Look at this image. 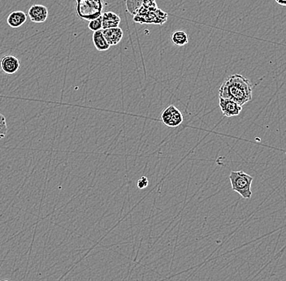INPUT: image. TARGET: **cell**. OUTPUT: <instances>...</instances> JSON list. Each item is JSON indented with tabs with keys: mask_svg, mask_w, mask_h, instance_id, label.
<instances>
[{
	"mask_svg": "<svg viewBox=\"0 0 286 281\" xmlns=\"http://www.w3.org/2000/svg\"><path fill=\"white\" fill-rule=\"evenodd\" d=\"M7 132V121L3 115L0 113V139L4 138Z\"/></svg>",
	"mask_w": 286,
	"mask_h": 281,
	"instance_id": "2e32d148",
	"label": "cell"
},
{
	"mask_svg": "<svg viewBox=\"0 0 286 281\" xmlns=\"http://www.w3.org/2000/svg\"><path fill=\"white\" fill-rule=\"evenodd\" d=\"M148 184H149V181L147 179V177H142L137 182V188L143 189V188H147Z\"/></svg>",
	"mask_w": 286,
	"mask_h": 281,
	"instance_id": "e0dca14e",
	"label": "cell"
},
{
	"mask_svg": "<svg viewBox=\"0 0 286 281\" xmlns=\"http://www.w3.org/2000/svg\"><path fill=\"white\" fill-rule=\"evenodd\" d=\"M48 9L44 5L34 4L29 9V17L33 23L41 24L47 21Z\"/></svg>",
	"mask_w": 286,
	"mask_h": 281,
	"instance_id": "52a82bcc",
	"label": "cell"
},
{
	"mask_svg": "<svg viewBox=\"0 0 286 281\" xmlns=\"http://www.w3.org/2000/svg\"><path fill=\"white\" fill-rule=\"evenodd\" d=\"M136 23L163 25L168 20V14L157 7L156 2L141 7L133 16Z\"/></svg>",
	"mask_w": 286,
	"mask_h": 281,
	"instance_id": "7a4b0ae2",
	"label": "cell"
},
{
	"mask_svg": "<svg viewBox=\"0 0 286 281\" xmlns=\"http://www.w3.org/2000/svg\"><path fill=\"white\" fill-rule=\"evenodd\" d=\"M88 27L91 31H94V32L102 30V17H98V18L95 19L93 21H90Z\"/></svg>",
	"mask_w": 286,
	"mask_h": 281,
	"instance_id": "9a60e30c",
	"label": "cell"
},
{
	"mask_svg": "<svg viewBox=\"0 0 286 281\" xmlns=\"http://www.w3.org/2000/svg\"><path fill=\"white\" fill-rule=\"evenodd\" d=\"M183 115L174 105H170L163 110L161 114V121L170 128H176L183 122Z\"/></svg>",
	"mask_w": 286,
	"mask_h": 281,
	"instance_id": "5b68a950",
	"label": "cell"
},
{
	"mask_svg": "<svg viewBox=\"0 0 286 281\" xmlns=\"http://www.w3.org/2000/svg\"><path fill=\"white\" fill-rule=\"evenodd\" d=\"M0 67L2 72L6 74L12 75L20 69L21 63L18 59L14 56H4L0 60Z\"/></svg>",
	"mask_w": 286,
	"mask_h": 281,
	"instance_id": "ba28073f",
	"label": "cell"
},
{
	"mask_svg": "<svg viewBox=\"0 0 286 281\" xmlns=\"http://www.w3.org/2000/svg\"><path fill=\"white\" fill-rule=\"evenodd\" d=\"M254 178L243 171H233L229 175L232 189L239 193L244 199L252 198V185Z\"/></svg>",
	"mask_w": 286,
	"mask_h": 281,
	"instance_id": "277c9868",
	"label": "cell"
},
{
	"mask_svg": "<svg viewBox=\"0 0 286 281\" xmlns=\"http://www.w3.org/2000/svg\"><path fill=\"white\" fill-rule=\"evenodd\" d=\"M275 2L281 6H286V0H275Z\"/></svg>",
	"mask_w": 286,
	"mask_h": 281,
	"instance_id": "ac0fdd59",
	"label": "cell"
},
{
	"mask_svg": "<svg viewBox=\"0 0 286 281\" xmlns=\"http://www.w3.org/2000/svg\"><path fill=\"white\" fill-rule=\"evenodd\" d=\"M172 40L175 45L182 47L188 43V35L184 31H176L172 34Z\"/></svg>",
	"mask_w": 286,
	"mask_h": 281,
	"instance_id": "5bb4252c",
	"label": "cell"
},
{
	"mask_svg": "<svg viewBox=\"0 0 286 281\" xmlns=\"http://www.w3.org/2000/svg\"><path fill=\"white\" fill-rule=\"evenodd\" d=\"M27 20V16L22 11H14L11 12L7 18V23L12 28H19L23 26Z\"/></svg>",
	"mask_w": 286,
	"mask_h": 281,
	"instance_id": "8fae6325",
	"label": "cell"
},
{
	"mask_svg": "<svg viewBox=\"0 0 286 281\" xmlns=\"http://www.w3.org/2000/svg\"><path fill=\"white\" fill-rule=\"evenodd\" d=\"M219 95L243 106L252 99V82L242 75H232L221 85Z\"/></svg>",
	"mask_w": 286,
	"mask_h": 281,
	"instance_id": "6da1fadb",
	"label": "cell"
},
{
	"mask_svg": "<svg viewBox=\"0 0 286 281\" xmlns=\"http://www.w3.org/2000/svg\"><path fill=\"white\" fill-rule=\"evenodd\" d=\"M101 17H102V30L119 27V25L121 23V17L115 12H104L102 13Z\"/></svg>",
	"mask_w": 286,
	"mask_h": 281,
	"instance_id": "30bf717a",
	"label": "cell"
},
{
	"mask_svg": "<svg viewBox=\"0 0 286 281\" xmlns=\"http://www.w3.org/2000/svg\"><path fill=\"white\" fill-rule=\"evenodd\" d=\"M92 39H93V43L95 45V47H96V49L98 50V51H107L111 47L107 43V40L105 39L103 33H102V30L94 32Z\"/></svg>",
	"mask_w": 286,
	"mask_h": 281,
	"instance_id": "7c38bea8",
	"label": "cell"
},
{
	"mask_svg": "<svg viewBox=\"0 0 286 281\" xmlns=\"http://www.w3.org/2000/svg\"><path fill=\"white\" fill-rule=\"evenodd\" d=\"M219 105L221 112L226 117L238 116L242 111V106L228 98H220Z\"/></svg>",
	"mask_w": 286,
	"mask_h": 281,
	"instance_id": "8992f818",
	"label": "cell"
},
{
	"mask_svg": "<svg viewBox=\"0 0 286 281\" xmlns=\"http://www.w3.org/2000/svg\"><path fill=\"white\" fill-rule=\"evenodd\" d=\"M153 2L156 0H126V7L128 12L134 16L141 7Z\"/></svg>",
	"mask_w": 286,
	"mask_h": 281,
	"instance_id": "4fadbf2b",
	"label": "cell"
},
{
	"mask_svg": "<svg viewBox=\"0 0 286 281\" xmlns=\"http://www.w3.org/2000/svg\"><path fill=\"white\" fill-rule=\"evenodd\" d=\"M7 281V280H6V281Z\"/></svg>",
	"mask_w": 286,
	"mask_h": 281,
	"instance_id": "d6986e66",
	"label": "cell"
},
{
	"mask_svg": "<svg viewBox=\"0 0 286 281\" xmlns=\"http://www.w3.org/2000/svg\"><path fill=\"white\" fill-rule=\"evenodd\" d=\"M102 33L110 46L118 44L123 37V31L120 27L102 30Z\"/></svg>",
	"mask_w": 286,
	"mask_h": 281,
	"instance_id": "9c48e42d",
	"label": "cell"
},
{
	"mask_svg": "<svg viewBox=\"0 0 286 281\" xmlns=\"http://www.w3.org/2000/svg\"><path fill=\"white\" fill-rule=\"evenodd\" d=\"M76 11L80 18L91 21L100 17L103 9V0H76Z\"/></svg>",
	"mask_w": 286,
	"mask_h": 281,
	"instance_id": "3957f363",
	"label": "cell"
}]
</instances>
